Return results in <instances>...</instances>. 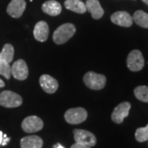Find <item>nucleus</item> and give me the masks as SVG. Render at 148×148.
Here are the masks:
<instances>
[{"label":"nucleus","instance_id":"obj_1","mask_svg":"<svg viewBox=\"0 0 148 148\" xmlns=\"http://www.w3.org/2000/svg\"><path fill=\"white\" fill-rule=\"evenodd\" d=\"M76 27L72 23H65L58 27L53 35V40L57 45H63L73 36Z\"/></svg>","mask_w":148,"mask_h":148},{"label":"nucleus","instance_id":"obj_2","mask_svg":"<svg viewBox=\"0 0 148 148\" xmlns=\"http://www.w3.org/2000/svg\"><path fill=\"white\" fill-rule=\"evenodd\" d=\"M85 85L91 90H101L106 84V77L103 74H98L94 72H88L83 77Z\"/></svg>","mask_w":148,"mask_h":148},{"label":"nucleus","instance_id":"obj_3","mask_svg":"<svg viewBox=\"0 0 148 148\" xmlns=\"http://www.w3.org/2000/svg\"><path fill=\"white\" fill-rule=\"evenodd\" d=\"M22 98L20 95L11 90L0 93V106L5 108H16L21 106Z\"/></svg>","mask_w":148,"mask_h":148},{"label":"nucleus","instance_id":"obj_4","mask_svg":"<svg viewBox=\"0 0 148 148\" xmlns=\"http://www.w3.org/2000/svg\"><path fill=\"white\" fill-rule=\"evenodd\" d=\"M64 119L70 124H79L87 119V111L82 107L72 108L66 111Z\"/></svg>","mask_w":148,"mask_h":148},{"label":"nucleus","instance_id":"obj_5","mask_svg":"<svg viewBox=\"0 0 148 148\" xmlns=\"http://www.w3.org/2000/svg\"><path fill=\"white\" fill-rule=\"evenodd\" d=\"M74 140L76 143L92 147L96 144V138L92 132L83 129H74Z\"/></svg>","mask_w":148,"mask_h":148},{"label":"nucleus","instance_id":"obj_6","mask_svg":"<svg viewBox=\"0 0 148 148\" xmlns=\"http://www.w3.org/2000/svg\"><path fill=\"white\" fill-rule=\"evenodd\" d=\"M43 127H44V123L42 119L36 115L27 117L21 123L22 130L27 133H33L40 131Z\"/></svg>","mask_w":148,"mask_h":148},{"label":"nucleus","instance_id":"obj_7","mask_svg":"<svg viewBox=\"0 0 148 148\" xmlns=\"http://www.w3.org/2000/svg\"><path fill=\"white\" fill-rule=\"evenodd\" d=\"M127 66L132 72H138L144 67V58L143 53L138 49L131 51L127 58Z\"/></svg>","mask_w":148,"mask_h":148},{"label":"nucleus","instance_id":"obj_8","mask_svg":"<svg viewBox=\"0 0 148 148\" xmlns=\"http://www.w3.org/2000/svg\"><path fill=\"white\" fill-rule=\"evenodd\" d=\"M131 109V104L129 102H122L114 108L111 114V119L115 123L120 124L123 122V119L128 116Z\"/></svg>","mask_w":148,"mask_h":148},{"label":"nucleus","instance_id":"obj_9","mask_svg":"<svg viewBox=\"0 0 148 148\" xmlns=\"http://www.w3.org/2000/svg\"><path fill=\"white\" fill-rule=\"evenodd\" d=\"M11 68H12V76L15 79L23 81L28 77L29 70L27 63L23 59L16 60Z\"/></svg>","mask_w":148,"mask_h":148},{"label":"nucleus","instance_id":"obj_10","mask_svg":"<svg viewBox=\"0 0 148 148\" xmlns=\"http://www.w3.org/2000/svg\"><path fill=\"white\" fill-rule=\"evenodd\" d=\"M27 7L25 0H12L7 8V12L13 18H19L23 14Z\"/></svg>","mask_w":148,"mask_h":148},{"label":"nucleus","instance_id":"obj_11","mask_svg":"<svg viewBox=\"0 0 148 148\" xmlns=\"http://www.w3.org/2000/svg\"><path fill=\"white\" fill-rule=\"evenodd\" d=\"M111 21L118 26L129 27L132 25V17L131 15L124 11H119L113 13L110 16Z\"/></svg>","mask_w":148,"mask_h":148},{"label":"nucleus","instance_id":"obj_12","mask_svg":"<svg viewBox=\"0 0 148 148\" xmlns=\"http://www.w3.org/2000/svg\"><path fill=\"white\" fill-rule=\"evenodd\" d=\"M40 85L43 90L48 94H53L58 88V82L53 77L44 74L40 77Z\"/></svg>","mask_w":148,"mask_h":148},{"label":"nucleus","instance_id":"obj_13","mask_svg":"<svg viewBox=\"0 0 148 148\" xmlns=\"http://www.w3.org/2000/svg\"><path fill=\"white\" fill-rule=\"evenodd\" d=\"M49 33V28L47 22L45 21H38L33 30L35 39L40 42H45L47 40Z\"/></svg>","mask_w":148,"mask_h":148},{"label":"nucleus","instance_id":"obj_14","mask_svg":"<svg viewBox=\"0 0 148 148\" xmlns=\"http://www.w3.org/2000/svg\"><path fill=\"white\" fill-rule=\"evenodd\" d=\"M85 4L86 11H88L91 14L93 19L98 20L103 16L104 10L101 6L99 0H86V3Z\"/></svg>","mask_w":148,"mask_h":148},{"label":"nucleus","instance_id":"obj_15","mask_svg":"<svg viewBox=\"0 0 148 148\" xmlns=\"http://www.w3.org/2000/svg\"><path fill=\"white\" fill-rule=\"evenodd\" d=\"M42 11L49 16H58L62 12L61 4L55 0L46 1L43 3Z\"/></svg>","mask_w":148,"mask_h":148},{"label":"nucleus","instance_id":"obj_16","mask_svg":"<svg viewBox=\"0 0 148 148\" xmlns=\"http://www.w3.org/2000/svg\"><path fill=\"white\" fill-rule=\"evenodd\" d=\"M21 148H42L43 140L39 136H27L21 138Z\"/></svg>","mask_w":148,"mask_h":148},{"label":"nucleus","instance_id":"obj_17","mask_svg":"<svg viewBox=\"0 0 148 148\" xmlns=\"http://www.w3.org/2000/svg\"><path fill=\"white\" fill-rule=\"evenodd\" d=\"M64 5L68 10L77 13L83 14L86 12V4L81 0H66L64 2Z\"/></svg>","mask_w":148,"mask_h":148},{"label":"nucleus","instance_id":"obj_18","mask_svg":"<svg viewBox=\"0 0 148 148\" xmlns=\"http://www.w3.org/2000/svg\"><path fill=\"white\" fill-rule=\"evenodd\" d=\"M132 21L139 27L148 28V14L142 10L136 11L133 14Z\"/></svg>","mask_w":148,"mask_h":148},{"label":"nucleus","instance_id":"obj_19","mask_svg":"<svg viewBox=\"0 0 148 148\" xmlns=\"http://www.w3.org/2000/svg\"><path fill=\"white\" fill-rule=\"evenodd\" d=\"M14 57V48L10 44H6L3 45L2 51L0 52V58L7 63L10 64Z\"/></svg>","mask_w":148,"mask_h":148},{"label":"nucleus","instance_id":"obj_20","mask_svg":"<svg viewBox=\"0 0 148 148\" xmlns=\"http://www.w3.org/2000/svg\"><path fill=\"white\" fill-rule=\"evenodd\" d=\"M134 95L139 101L148 103V86H139L134 89Z\"/></svg>","mask_w":148,"mask_h":148},{"label":"nucleus","instance_id":"obj_21","mask_svg":"<svg viewBox=\"0 0 148 148\" xmlns=\"http://www.w3.org/2000/svg\"><path fill=\"white\" fill-rule=\"evenodd\" d=\"M135 138L139 143H144L148 140V124L144 127H138L135 132Z\"/></svg>","mask_w":148,"mask_h":148},{"label":"nucleus","instance_id":"obj_22","mask_svg":"<svg viewBox=\"0 0 148 148\" xmlns=\"http://www.w3.org/2000/svg\"><path fill=\"white\" fill-rule=\"evenodd\" d=\"M0 75L3 76L6 79H10L12 77V68L10 64L0 58Z\"/></svg>","mask_w":148,"mask_h":148},{"label":"nucleus","instance_id":"obj_23","mask_svg":"<svg viewBox=\"0 0 148 148\" xmlns=\"http://www.w3.org/2000/svg\"><path fill=\"white\" fill-rule=\"evenodd\" d=\"M11 140L10 138H8V137H7V135L6 134H3V142H2V146H5L7 145L8 143H9V141Z\"/></svg>","mask_w":148,"mask_h":148},{"label":"nucleus","instance_id":"obj_24","mask_svg":"<svg viewBox=\"0 0 148 148\" xmlns=\"http://www.w3.org/2000/svg\"><path fill=\"white\" fill-rule=\"evenodd\" d=\"M70 148H90L88 146H84V145H82L79 143H74L73 145Z\"/></svg>","mask_w":148,"mask_h":148},{"label":"nucleus","instance_id":"obj_25","mask_svg":"<svg viewBox=\"0 0 148 148\" xmlns=\"http://www.w3.org/2000/svg\"><path fill=\"white\" fill-rule=\"evenodd\" d=\"M3 139V132H2V131H0V145L2 144Z\"/></svg>","mask_w":148,"mask_h":148},{"label":"nucleus","instance_id":"obj_26","mask_svg":"<svg viewBox=\"0 0 148 148\" xmlns=\"http://www.w3.org/2000/svg\"><path fill=\"white\" fill-rule=\"evenodd\" d=\"M5 86V83H4V82L3 81V80L0 78V87H3Z\"/></svg>","mask_w":148,"mask_h":148},{"label":"nucleus","instance_id":"obj_27","mask_svg":"<svg viewBox=\"0 0 148 148\" xmlns=\"http://www.w3.org/2000/svg\"><path fill=\"white\" fill-rule=\"evenodd\" d=\"M54 147L55 148H64V147H63V146H62V145H60V144H56V145H55V147Z\"/></svg>","mask_w":148,"mask_h":148},{"label":"nucleus","instance_id":"obj_28","mask_svg":"<svg viewBox=\"0 0 148 148\" xmlns=\"http://www.w3.org/2000/svg\"><path fill=\"white\" fill-rule=\"evenodd\" d=\"M143 2H144L146 4H147L148 5V0H143Z\"/></svg>","mask_w":148,"mask_h":148}]
</instances>
